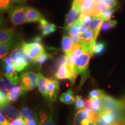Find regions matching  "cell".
Masks as SVG:
<instances>
[{
  "label": "cell",
  "mask_w": 125,
  "mask_h": 125,
  "mask_svg": "<svg viewBox=\"0 0 125 125\" xmlns=\"http://www.w3.org/2000/svg\"><path fill=\"white\" fill-rule=\"evenodd\" d=\"M10 57L13 60V66L17 72H21L26 69L31 62V60L23 51L21 45L13 50Z\"/></svg>",
  "instance_id": "cell-3"
},
{
  "label": "cell",
  "mask_w": 125,
  "mask_h": 125,
  "mask_svg": "<svg viewBox=\"0 0 125 125\" xmlns=\"http://www.w3.org/2000/svg\"><path fill=\"white\" fill-rule=\"evenodd\" d=\"M105 48V43L102 42H96L93 49V54H100L103 53Z\"/></svg>",
  "instance_id": "cell-33"
},
{
  "label": "cell",
  "mask_w": 125,
  "mask_h": 125,
  "mask_svg": "<svg viewBox=\"0 0 125 125\" xmlns=\"http://www.w3.org/2000/svg\"><path fill=\"white\" fill-rule=\"evenodd\" d=\"M38 80V75L31 71L22 73L19 78L20 86L25 92L34 89L37 86Z\"/></svg>",
  "instance_id": "cell-4"
},
{
  "label": "cell",
  "mask_w": 125,
  "mask_h": 125,
  "mask_svg": "<svg viewBox=\"0 0 125 125\" xmlns=\"http://www.w3.org/2000/svg\"><path fill=\"white\" fill-rule=\"evenodd\" d=\"M26 8L27 7L19 5L10 10L9 19L14 26H19L28 23L26 18Z\"/></svg>",
  "instance_id": "cell-5"
},
{
  "label": "cell",
  "mask_w": 125,
  "mask_h": 125,
  "mask_svg": "<svg viewBox=\"0 0 125 125\" xmlns=\"http://www.w3.org/2000/svg\"><path fill=\"white\" fill-rule=\"evenodd\" d=\"M97 115L93 112L87 111L85 109L78 110L74 118V125H81V123L84 120L93 119L97 122Z\"/></svg>",
  "instance_id": "cell-9"
},
{
  "label": "cell",
  "mask_w": 125,
  "mask_h": 125,
  "mask_svg": "<svg viewBox=\"0 0 125 125\" xmlns=\"http://www.w3.org/2000/svg\"><path fill=\"white\" fill-rule=\"evenodd\" d=\"M3 62H4V65H10L13 64V62L10 56L5 57L3 59Z\"/></svg>",
  "instance_id": "cell-42"
},
{
  "label": "cell",
  "mask_w": 125,
  "mask_h": 125,
  "mask_svg": "<svg viewBox=\"0 0 125 125\" xmlns=\"http://www.w3.org/2000/svg\"><path fill=\"white\" fill-rule=\"evenodd\" d=\"M21 46L25 54L32 62L45 52L43 45L38 43L23 42Z\"/></svg>",
  "instance_id": "cell-6"
},
{
  "label": "cell",
  "mask_w": 125,
  "mask_h": 125,
  "mask_svg": "<svg viewBox=\"0 0 125 125\" xmlns=\"http://www.w3.org/2000/svg\"><path fill=\"white\" fill-rule=\"evenodd\" d=\"M0 125H10L9 122L0 112Z\"/></svg>",
  "instance_id": "cell-41"
},
{
  "label": "cell",
  "mask_w": 125,
  "mask_h": 125,
  "mask_svg": "<svg viewBox=\"0 0 125 125\" xmlns=\"http://www.w3.org/2000/svg\"><path fill=\"white\" fill-rule=\"evenodd\" d=\"M14 6L15 4L12 0H0V13L11 10Z\"/></svg>",
  "instance_id": "cell-25"
},
{
  "label": "cell",
  "mask_w": 125,
  "mask_h": 125,
  "mask_svg": "<svg viewBox=\"0 0 125 125\" xmlns=\"http://www.w3.org/2000/svg\"><path fill=\"white\" fill-rule=\"evenodd\" d=\"M105 94V92L103 90L94 89L90 92L89 97L90 99H101Z\"/></svg>",
  "instance_id": "cell-31"
},
{
  "label": "cell",
  "mask_w": 125,
  "mask_h": 125,
  "mask_svg": "<svg viewBox=\"0 0 125 125\" xmlns=\"http://www.w3.org/2000/svg\"><path fill=\"white\" fill-rule=\"evenodd\" d=\"M83 53V50L82 48V45H78L74 46L71 54L74 56L75 57H76V58H78V57H79L82 55Z\"/></svg>",
  "instance_id": "cell-35"
},
{
  "label": "cell",
  "mask_w": 125,
  "mask_h": 125,
  "mask_svg": "<svg viewBox=\"0 0 125 125\" xmlns=\"http://www.w3.org/2000/svg\"><path fill=\"white\" fill-rule=\"evenodd\" d=\"M40 122L38 125H54L53 116L47 115L45 112H40Z\"/></svg>",
  "instance_id": "cell-26"
},
{
  "label": "cell",
  "mask_w": 125,
  "mask_h": 125,
  "mask_svg": "<svg viewBox=\"0 0 125 125\" xmlns=\"http://www.w3.org/2000/svg\"><path fill=\"white\" fill-rule=\"evenodd\" d=\"M9 101L7 98V94L2 90H0V107L7 105L8 104Z\"/></svg>",
  "instance_id": "cell-37"
},
{
  "label": "cell",
  "mask_w": 125,
  "mask_h": 125,
  "mask_svg": "<svg viewBox=\"0 0 125 125\" xmlns=\"http://www.w3.org/2000/svg\"><path fill=\"white\" fill-rule=\"evenodd\" d=\"M114 12L115 11L113 10H112V9L107 8L104 12H103L100 16L102 17L103 19L104 20V21H109V20H110L111 18L112 17V14L114 13Z\"/></svg>",
  "instance_id": "cell-36"
},
{
  "label": "cell",
  "mask_w": 125,
  "mask_h": 125,
  "mask_svg": "<svg viewBox=\"0 0 125 125\" xmlns=\"http://www.w3.org/2000/svg\"><path fill=\"white\" fill-rule=\"evenodd\" d=\"M26 125H37V121L35 119L32 120H24Z\"/></svg>",
  "instance_id": "cell-46"
},
{
  "label": "cell",
  "mask_w": 125,
  "mask_h": 125,
  "mask_svg": "<svg viewBox=\"0 0 125 125\" xmlns=\"http://www.w3.org/2000/svg\"><path fill=\"white\" fill-rule=\"evenodd\" d=\"M125 115L103 109L98 114L97 125H121Z\"/></svg>",
  "instance_id": "cell-2"
},
{
  "label": "cell",
  "mask_w": 125,
  "mask_h": 125,
  "mask_svg": "<svg viewBox=\"0 0 125 125\" xmlns=\"http://www.w3.org/2000/svg\"><path fill=\"white\" fill-rule=\"evenodd\" d=\"M88 26H86V25H81L80 27V30H79V36H80L84 33H85L87 30H89Z\"/></svg>",
  "instance_id": "cell-43"
},
{
  "label": "cell",
  "mask_w": 125,
  "mask_h": 125,
  "mask_svg": "<svg viewBox=\"0 0 125 125\" xmlns=\"http://www.w3.org/2000/svg\"><path fill=\"white\" fill-rule=\"evenodd\" d=\"M38 80L37 83V86L40 93L45 97H48V78H45L40 72L38 73Z\"/></svg>",
  "instance_id": "cell-20"
},
{
  "label": "cell",
  "mask_w": 125,
  "mask_h": 125,
  "mask_svg": "<svg viewBox=\"0 0 125 125\" xmlns=\"http://www.w3.org/2000/svg\"><path fill=\"white\" fill-rule=\"evenodd\" d=\"M12 1H13L14 3H16V4H21L26 2V0H12Z\"/></svg>",
  "instance_id": "cell-47"
},
{
  "label": "cell",
  "mask_w": 125,
  "mask_h": 125,
  "mask_svg": "<svg viewBox=\"0 0 125 125\" xmlns=\"http://www.w3.org/2000/svg\"><path fill=\"white\" fill-rule=\"evenodd\" d=\"M95 2L94 0H74L73 4L81 10V14L87 15L93 7Z\"/></svg>",
  "instance_id": "cell-12"
},
{
  "label": "cell",
  "mask_w": 125,
  "mask_h": 125,
  "mask_svg": "<svg viewBox=\"0 0 125 125\" xmlns=\"http://www.w3.org/2000/svg\"><path fill=\"white\" fill-rule=\"evenodd\" d=\"M32 42L38 43L42 45V38L40 36H36L34 38H32Z\"/></svg>",
  "instance_id": "cell-44"
},
{
  "label": "cell",
  "mask_w": 125,
  "mask_h": 125,
  "mask_svg": "<svg viewBox=\"0 0 125 125\" xmlns=\"http://www.w3.org/2000/svg\"><path fill=\"white\" fill-rule=\"evenodd\" d=\"M56 79L62 80V79H70L71 81L72 75L70 70L68 67L67 62L62 64L59 67L57 72L54 75Z\"/></svg>",
  "instance_id": "cell-15"
},
{
  "label": "cell",
  "mask_w": 125,
  "mask_h": 125,
  "mask_svg": "<svg viewBox=\"0 0 125 125\" xmlns=\"http://www.w3.org/2000/svg\"><path fill=\"white\" fill-rule=\"evenodd\" d=\"M75 108L76 109L79 110V109H85V101L82 98L81 96H76L75 97Z\"/></svg>",
  "instance_id": "cell-34"
},
{
  "label": "cell",
  "mask_w": 125,
  "mask_h": 125,
  "mask_svg": "<svg viewBox=\"0 0 125 125\" xmlns=\"http://www.w3.org/2000/svg\"><path fill=\"white\" fill-rule=\"evenodd\" d=\"M51 58H52V54L45 52L42 53L41 55L39 56L35 60L32 61V62H33L34 65H35L36 67L40 68L43 64L45 63L47 61L49 60V59Z\"/></svg>",
  "instance_id": "cell-22"
},
{
  "label": "cell",
  "mask_w": 125,
  "mask_h": 125,
  "mask_svg": "<svg viewBox=\"0 0 125 125\" xmlns=\"http://www.w3.org/2000/svg\"><path fill=\"white\" fill-rule=\"evenodd\" d=\"M121 103H122V108H123V112H124V113L125 114V98L123 100H121Z\"/></svg>",
  "instance_id": "cell-48"
},
{
  "label": "cell",
  "mask_w": 125,
  "mask_h": 125,
  "mask_svg": "<svg viewBox=\"0 0 125 125\" xmlns=\"http://www.w3.org/2000/svg\"><path fill=\"white\" fill-rule=\"evenodd\" d=\"M15 37V31L13 29L0 28V45L13 41Z\"/></svg>",
  "instance_id": "cell-17"
},
{
  "label": "cell",
  "mask_w": 125,
  "mask_h": 125,
  "mask_svg": "<svg viewBox=\"0 0 125 125\" xmlns=\"http://www.w3.org/2000/svg\"><path fill=\"white\" fill-rule=\"evenodd\" d=\"M40 23L41 34L43 36H46L53 33L56 30V25L49 23L44 18L41 20Z\"/></svg>",
  "instance_id": "cell-18"
},
{
  "label": "cell",
  "mask_w": 125,
  "mask_h": 125,
  "mask_svg": "<svg viewBox=\"0 0 125 125\" xmlns=\"http://www.w3.org/2000/svg\"><path fill=\"white\" fill-rule=\"evenodd\" d=\"M100 2L105 6L107 8L116 11L119 8V2L117 0H101Z\"/></svg>",
  "instance_id": "cell-27"
},
{
  "label": "cell",
  "mask_w": 125,
  "mask_h": 125,
  "mask_svg": "<svg viewBox=\"0 0 125 125\" xmlns=\"http://www.w3.org/2000/svg\"><path fill=\"white\" fill-rule=\"evenodd\" d=\"M103 103V109L108 110L116 113L124 114L122 104L121 100H117L115 98H112L108 95L105 94L101 98Z\"/></svg>",
  "instance_id": "cell-7"
},
{
  "label": "cell",
  "mask_w": 125,
  "mask_h": 125,
  "mask_svg": "<svg viewBox=\"0 0 125 125\" xmlns=\"http://www.w3.org/2000/svg\"><path fill=\"white\" fill-rule=\"evenodd\" d=\"M26 18L28 23L38 22L43 19V15L37 9L31 7L26 8Z\"/></svg>",
  "instance_id": "cell-16"
},
{
  "label": "cell",
  "mask_w": 125,
  "mask_h": 125,
  "mask_svg": "<svg viewBox=\"0 0 125 125\" xmlns=\"http://www.w3.org/2000/svg\"><path fill=\"white\" fill-rule=\"evenodd\" d=\"M59 90V83L56 79L51 78L48 79V93L51 100L55 101Z\"/></svg>",
  "instance_id": "cell-13"
},
{
  "label": "cell",
  "mask_w": 125,
  "mask_h": 125,
  "mask_svg": "<svg viewBox=\"0 0 125 125\" xmlns=\"http://www.w3.org/2000/svg\"><path fill=\"white\" fill-rule=\"evenodd\" d=\"M94 1H96V2H100L101 0H94Z\"/></svg>",
  "instance_id": "cell-50"
},
{
  "label": "cell",
  "mask_w": 125,
  "mask_h": 125,
  "mask_svg": "<svg viewBox=\"0 0 125 125\" xmlns=\"http://www.w3.org/2000/svg\"><path fill=\"white\" fill-rule=\"evenodd\" d=\"M74 48V45L72 42L71 39L68 35H63L62 41V49L65 55L70 57Z\"/></svg>",
  "instance_id": "cell-19"
},
{
  "label": "cell",
  "mask_w": 125,
  "mask_h": 125,
  "mask_svg": "<svg viewBox=\"0 0 125 125\" xmlns=\"http://www.w3.org/2000/svg\"><path fill=\"white\" fill-rule=\"evenodd\" d=\"M6 25H7V21H6L5 19L0 14V28L5 27Z\"/></svg>",
  "instance_id": "cell-45"
},
{
  "label": "cell",
  "mask_w": 125,
  "mask_h": 125,
  "mask_svg": "<svg viewBox=\"0 0 125 125\" xmlns=\"http://www.w3.org/2000/svg\"><path fill=\"white\" fill-rule=\"evenodd\" d=\"M4 75L15 86L18 85L19 82V78L18 77L17 71L13 66V64L10 65H4Z\"/></svg>",
  "instance_id": "cell-14"
},
{
  "label": "cell",
  "mask_w": 125,
  "mask_h": 125,
  "mask_svg": "<svg viewBox=\"0 0 125 125\" xmlns=\"http://www.w3.org/2000/svg\"><path fill=\"white\" fill-rule=\"evenodd\" d=\"M60 100L61 102L64 103L65 104H72L75 101V98L74 97V92L71 89L68 90L65 93H62L61 95Z\"/></svg>",
  "instance_id": "cell-21"
},
{
  "label": "cell",
  "mask_w": 125,
  "mask_h": 125,
  "mask_svg": "<svg viewBox=\"0 0 125 125\" xmlns=\"http://www.w3.org/2000/svg\"><path fill=\"white\" fill-rule=\"evenodd\" d=\"M79 38L81 40L85 42H89V43H92V42L94 40V34L93 32L90 30H87L85 33H84L82 35L79 36Z\"/></svg>",
  "instance_id": "cell-30"
},
{
  "label": "cell",
  "mask_w": 125,
  "mask_h": 125,
  "mask_svg": "<svg viewBox=\"0 0 125 125\" xmlns=\"http://www.w3.org/2000/svg\"><path fill=\"white\" fill-rule=\"evenodd\" d=\"M9 123L10 125H26L23 119H19L15 121H10Z\"/></svg>",
  "instance_id": "cell-40"
},
{
  "label": "cell",
  "mask_w": 125,
  "mask_h": 125,
  "mask_svg": "<svg viewBox=\"0 0 125 125\" xmlns=\"http://www.w3.org/2000/svg\"><path fill=\"white\" fill-rule=\"evenodd\" d=\"M0 109L2 110L9 121H12L19 119H23L21 113L18 109L8 104L0 107Z\"/></svg>",
  "instance_id": "cell-10"
},
{
  "label": "cell",
  "mask_w": 125,
  "mask_h": 125,
  "mask_svg": "<svg viewBox=\"0 0 125 125\" xmlns=\"http://www.w3.org/2000/svg\"><path fill=\"white\" fill-rule=\"evenodd\" d=\"M81 13V10L76 7L74 4H72L71 8L66 16L65 21V26L64 29L67 32L69 30L70 28L72 27L74 23L78 18Z\"/></svg>",
  "instance_id": "cell-8"
},
{
  "label": "cell",
  "mask_w": 125,
  "mask_h": 125,
  "mask_svg": "<svg viewBox=\"0 0 125 125\" xmlns=\"http://www.w3.org/2000/svg\"><path fill=\"white\" fill-rule=\"evenodd\" d=\"M14 44H15V41L13 40L7 43L0 45V59L5 57L9 52L12 49Z\"/></svg>",
  "instance_id": "cell-24"
},
{
  "label": "cell",
  "mask_w": 125,
  "mask_h": 125,
  "mask_svg": "<svg viewBox=\"0 0 125 125\" xmlns=\"http://www.w3.org/2000/svg\"><path fill=\"white\" fill-rule=\"evenodd\" d=\"M10 91H11L13 94L17 95V96H18L19 97L21 96V95H22L23 93L25 92L24 90H23L22 87H21V86H15L12 87V89L10 90Z\"/></svg>",
  "instance_id": "cell-38"
},
{
  "label": "cell",
  "mask_w": 125,
  "mask_h": 125,
  "mask_svg": "<svg viewBox=\"0 0 125 125\" xmlns=\"http://www.w3.org/2000/svg\"><path fill=\"white\" fill-rule=\"evenodd\" d=\"M6 94H7V98L9 102H15V101H16L19 98L18 96L13 94L10 90V91L8 92Z\"/></svg>",
  "instance_id": "cell-39"
},
{
  "label": "cell",
  "mask_w": 125,
  "mask_h": 125,
  "mask_svg": "<svg viewBox=\"0 0 125 125\" xmlns=\"http://www.w3.org/2000/svg\"><path fill=\"white\" fill-rule=\"evenodd\" d=\"M103 108V103L101 99H88L85 101V109L87 111L99 114Z\"/></svg>",
  "instance_id": "cell-11"
},
{
  "label": "cell",
  "mask_w": 125,
  "mask_h": 125,
  "mask_svg": "<svg viewBox=\"0 0 125 125\" xmlns=\"http://www.w3.org/2000/svg\"><path fill=\"white\" fill-rule=\"evenodd\" d=\"M15 85L7 78L0 77V90L5 93L10 91Z\"/></svg>",
  "instance_id": "cell-23"
},
{
  "label": "cell",
  "mask_w": 125,
  "mask_h": 125,
  "mask_svg": "<svg viewBox=\"0 0 125 125\" xmlns=\"http://www.w3.org/2000/svg\"><path fill=\"white\" fill-rule=\"evenodd\" d=\"M24 120L35 119V115L30 109L28 107H23L21 109L20 112Z\"/></svg>",
  "instance_id": "cell-28"
},
{
  "label": "cell",
  "mask_w": 125,
  "mask_h": 125,
  "mask_svg": "<svg viewBox=\"0 0 125 125\" xmlns=\"http://www.w3.org/2000/svg\"><path fill=\"white\" fill-rule=\"evenodd\" d=\"M81 24L77 20H76L75 22L74 23V24L72 26V27L70 28L69 30L68 31V34L70 35V37H74V36H79V30H80Z\"/></svg>",
  "instance_id": "cell-29"
},
{
  "label": "cell",
  "mask_w": 125,
  "mask_h": 125,
  "mask_svg": "<svg viewBox=\"0 0 125 125\" xmlns=\"http://www.w3.org/2000/svg\"><path fill=\"white\" fill-rule=\"evenodd\" d=\"M121 125H125V118H124V119L123 120L122 122L121 123Z\"/></svg>",
  "instance_id": "cell-49"
},
{
  "label": "cell",
  "mask_w": 125,
  "mask_h": 125,
  "mask_svg": "<svg viewBox=\"0 0 125 125\" xmlns=\"http://www.w3.org/2000/svg\"><path fill=\"white\" fill-rule=\"evenodd\" d=\"M117 21L116 20H109V21H104L101 26V31H108L112 28H113L116 26Z\"/></svg>",
  "instance_id": "cell-32"
},
{
  "label": "cell",
  "mask_w": 125,
  "mask_h": 125,
  "mask_svg": "<svg viewBox=\"0 0 125 125\" xmlns=\"http://www.w3.org/2000/svg\"><path fill=\"white\" fill-rule=\"evenodd\" d=\"M91 56L90 51H83L82 55L76 59L74 64V73L76 77L78 75H81L80 87L82 86L89 76V62Z\"/></svg>",
  "instance_id": "cell-1"
}]
</instances>
